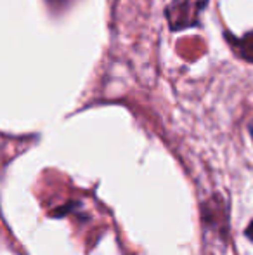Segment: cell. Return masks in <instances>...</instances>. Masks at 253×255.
I'll return each instance as SVG.
<instances>
[{
	"label": "cell",
	"instance_id": "cell-1",
	"mask_svg": "<svg viewBox=\"0 0 253 255\" xmlns=\"http://www.w3.org/2000/svg\"><path fill=\"white\" fill-rule=\"evenodd\" d=\"M208 0H172L167 5L165 16L173 31L186 30L199 23L203 9Z\"/></svg>",
	"mask_w": 253,
	"mask_h": 255
},
{
	"label": "cell",
	"instance_id": "cell-3",
	"mask_svg": "<svg viewBox=\"0 0 253 255\" xmlns=\"http://www.w3.org/2000/svg\"><path fill=\"white\" fill-rule=\"evenodd\" d=\"M245 235H247V238L253 243V221L250 222V224H248V228H247V231H245Z\"/></svg>",
	"mask_w": 253,
	"mask_h": 255
},
{
	"label": "cell",
	"instance_id": "cell-2",
	"mask_svg": "<svg viewBox=\"0 0 253 255\" xmlns=\"http://www.w3.org/2000/svg\"><path fill=\"white\" fill-rule=\"evenodd\" d=\"M227 42H229V45L233 47L234 54H238L240 57H243V59L252 61L253 63V31L247 33L241 38L227 35Z\"/></svg>",
	"mask_w": 253,
	"mask_h": 255
}]
</instances>
